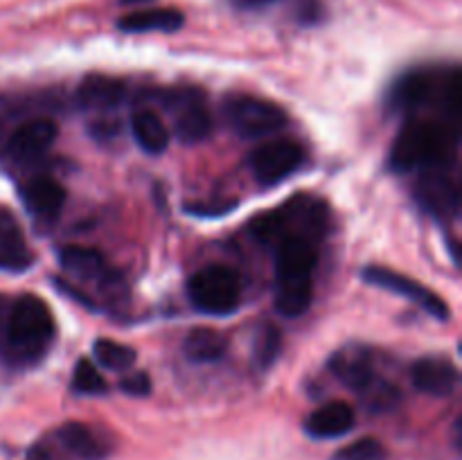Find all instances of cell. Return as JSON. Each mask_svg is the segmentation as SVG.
Wrapping results in <instances>:
<instances>
[{"label": "cell", "instance_id": "1", "mask_svg": "<svg viewBox=\"0 0 462 460\" xmlns=\"http://www.w3.org/2000/svg\"><path fill=\"white\" fill-rule=\"evenodd\" d=\"M275 309L284 318H298L314 300V275L319 266V244L287 237L273 248Z\"/></svg>", "mask_w": 462, "mask_h": 460}, {"label": "cell", "instance_id": "2", "mask_svg": "<svg viewBox=\"0 0 462 460\" xmlns=\"http://www.w3.org/2000/svg\"><path fill=\"white\" fill-rule=\"evenodd\" d=\"M54 334H57L54 316L43 298L25 293L9 307L0 332V347L7 359L16 363H32L48 352Z\"/></svg>", "mask_w": 462, "mask_h": 460}, {"label": "cell", "instance_id": "3", "mask_svg": "<svg viewBox=\"0 0 462 460\" xmlns=\"http://www.w3.org/2000/svg\"><path fill=\"white\" fill-rule=\"evenodd\" d=\"M329 219L332 215L323 198L311 197V194H298V197L289 198L284 206L255 216L248 230L262 246L273 251L287 237H302L319 244L328 233Z\"/></svg>", "mask_w": 462, "mask_h": 460}, {"label": "cell", "instance_id": "4", "mask_svg": "<svg viewBox=\"0 0 462 460\" xmlns=\"http://www.w3.org/2000/svg\"><path fill=\"white\" fill-rule=\"evenodd\" d=\"M456 144H458L456 124L436 120H413L400 131L393 143L388 162L397 174L415 170L422 171L429 167H445Z\"/></svg>", "mask_w": 462, "mask_h": 460}, {"label": "cell", "instance_id": "5", "mask_svg": "<svg viewBox=\"0 0 462 460\" xmlns=\"http://www.w3.org/2000/svg\"><path fill=\"white\" fill-rule=\"evenodd\" d=\"M188 298L206 316H230L242 307V280L226 264H208L188 280Z\"/></svg>", "mask_w": 462, "mask_h": 460}, {"label": "cell", "instance_id": "6", "mask_svg": "<svg viewBox=\"0 0 462 460\" xmlns=\"http://www.w3.org/2000/svg\"><path fill=\"white\" fill-rule=\"evenodd\" d=\"M224 113L239 138L257 140L273 135L289 124V115L280 104L257 95H230L224 102Z\"/></svg>", "mask_w": 462, "mask_h": 460}, {"label": "cell", "instance_id": "7", "mask_svg": "<svg viewBox=\"0 0 462 460\" xmlns=\"http://www.w3.org/2000/svg\"><path fill=\"white\" fill-rule=\"evenodd\" d=\"M302 162H305V149L296 140L289 138L269 140V143L253 149L251 156H248L253 176L264 188H273V185L287 180L289 176L300 170Z\"/></svg>", "mask_w": 462, "mask_h": 460}, {"label": "cell", "instance_id": "8", "mask_svg": "<svg viewBox=\"0 0 462 460\" xmlns=\"http://www.w3.org/2000/svg\"><path fill=\"white\" fill-rule=\"evenodd\" d=\"M364 280L370 287L383 289V291H391L395 296L406 298V300L415 302L422 311H427L429 316H433L436 320H449L451 311L449 305L438 296L436 291H431L429 287H424L418 280L409 278L404 273H397V271L386 269V266H365L364 269Z\"/></svg>", "mask_w": 462, "mask_h": 460}, {"label": "cell", "instance_id": "9", "mask_svg": "<svg viewBox=\"0 0 462 460\" xmlns=\"http://www.w3.org/2000/svg\"><path fill=\"white\" fill-rule=\"evenodd\" d=\"M174 117V133L183 144H197L206 140L212 131V115L203 102L201 90L180 88L171 90L165 99Z\"/></svg>", "mask_w": 462, "mask_h": 460}, {"label": "cell", "instance_id": "10", "mask_svg": "<svg viewBox=\"0 0 462 460\" xmlns=\"http://www.w3.org/2000/svg\"><path fill=\"white\" fill-rule=\"evenodd\" d=\"M415 197L424 210L440 216V219H454L460 210L458 185L445 167L422 170V176L415 185Z\"/></svg>", "mask_w": 462, "mask_h": 460}, {"label": "cell", "instance_id": "11", "mask_svg": "<svg viewBox=\"0 0 462 460\" xmlns=\"http://www.w3.org/2000/svg\"><path fill=\"white\" fill-rule=\"evenodd\" d=\"M329 370L343 386L359 392V395L377 379L373 354H370L368 347L359 345V343H350V345L334 352L329 356Z\"/></svg>", "mask_w": 462, "mask_h": 460}, {"label": "cell", "instance_id": "12", "mask_svg": "<svg viewBox=\"0 0 462 460\" xmlns=\"http://www.w3.org/2000/svg\"><path fill=\"white\" fill-rule=\"evenodd\" d=\"M411 379H413V386L424 395L449 397L458 388L460 373L454 361L433 354L415 361Z\"/></svg>", "mask_w": 462, "mask_h": 460}, {"label": "cell", "instance_id": "13", "mask_svg": "<svg viewBox=\"0 0 462 460\" xmlns=\"http://www.w3.org/2000/svg\"><path fill=\"white\" fill-rule=\"evenodd\" d=\"M59 135L57 122L50 117H32L9 135V153L18 161H34L43 156Z\"/></svg>", "mask_w": 462, "mask_h": 460}, {"label": "cell", "instance_id": "14", "mask_svg": "<svg viewBox=\"0 0 462 460\" xmlns=\"http://www.w3.org/2000/svg\"><path fill=\"white\" fill-rule=\"evenodd\" d=\"M356 415L352 404L343 400L328 401L305 418V433L314 440H334L355 428Z\"/></svg>", "mask_w": 462, "mask_h": 460}, {"label": "cell", "instance_id": "15", "mask_svg": "<svg viewBox=\"0 0 462 460\" xmlns=\"http://www.w3.org/2000/svg\"><path fill=\"white\" fill-rule=\"evenodd\" d=\"M59 451L70 460H102L106 458L108 446L102 436L93 431L88 424L68 422L54 433Z\"/></svg>", "mask_w": 462, "mask_h": 460}, {"label": "cell", "instance_id": "16", "mask_svg": "<svg viewBox=\"0 0 462 460\" xmlns=\"http://www.w3.org/2000/svg\"><path fill=\"white\" fill-rule=\"evenodd\" d=\"M34 262L30 246L25 242L21 225L14 219L12 212L0 210V271L23 273Z\"/></svg>", "mask_w": 462, "mask_h": 460}, {"label": "cell", "instance_id": "17", "mask_svg": "<svg viewBox=\"0 0 462 460\" xmlns=\"http://www.w3.org/2000/svg\"><path fill=\"white\" fill-rule=\"evenodd\" d=\"M23 203L41 221L57 219L66 203V188L50 176H36L23 188Z\"/></svg>", "mask_w": 462, "mask_h": 460}, {"label": "cell", "instance_id": "18", "mask_svg": "<svg viewBox=\"0 0 462 460\" xmlns=\"http://www.w3.org/2000/svg\"><path fill=\"white\" fill-rule=\"evenodd\" d=\"M126 95L125 81L108 75H88L77 88V102L88 111H111Z\"/></svg>", "mask_w": 462, "mask_h": 460}, {"label": "cell", "instance_id": "19", "mask_svg": "<svg viewBox=\"0 0 462 460\" xmlns=\"http://www.w3.org/2000/svg\"><path fill=\"white\" fill-rule=\"evenodd\" d=\"M185 16L180 9L174 7H149V9H135V12L126 14L117 21V30L126 32V34H143V32H179L183 27Z\"/></svg>", "mask_w": 462, "mask_h": 460}, {"label": "cell", "instance_id": "20", "mask_svg": "<svg viewBox=\"0 0 462 460\" xmlns=\"http://www.w3.org/2000/svg\"><path fill=\"white\" fill-rule=\"evenodd\" d=\"M59 262L63 271L72 273L79 280H102V284H108L116 280V275L108 269L106 260L99 251L86 246H63L59 251Z\"/></svg>", "mask_w": 462, "mask_h": 460}, {"label": "cell", "instance_id": "21", "mask_svg": "<svg viewBox=\"0 0 462 460\" xmlns=\"http://www.w3.org/2000/svg\"><path fill=\"white\" fill-rule=\"evenodd\" d=\"M436 79L429 72H406L402 79L393 84L391 90V106L400 108V111H415V108L424 106L436 95Z\"/></svg>", "mask_w": 462, "mask_h": 460}, {"label": "cell", "instance_id": "22", "mask_svg": "<svg viewBox=\"0 0 462 460\" xmlns=\"http://www.w3.org/2000/svg\"><path fill=\"white\" fill-rule=\"evenodd\" d=\"M131 131H134V138L138 143V147L144 153H149V156H161L170 147V129L149 108H140V111L134 113V117H131Z\"/></svg>", "mask_w": 462, "mask_h": 460}, {"label": "cell", "instance_id": "23", "mask_svg": "<svg viewBox=\"0 0 462 460\" xmlns=\"http://www.w3.org/2000/svg\"><path fill=\"white\" fill-rule=\"evenodd\" d=\"M228 341L212 327H194L183 341V352L192 363H217L224 359Z\"/></svg>", "mask_w": 462, "mask_h": 460}, {"label": "cell", "instance_id": "24", "mask_svg": "<svg viewBox=\"0 0 462 460\" xmlns=\"http://www.w3.org/2000/svg\"><path fill=\"white\" fill-rule=\"evenodd\" d=\"M93 356L102 368L113 370V373H125V370L134 368L138 352L125 343L113 341V338H97L93 343Z\"/></svg>", "mask_w": 462, "mask_h": 460}, {"label": "cell", "instance_id": "25", "mask_svg": "<svg viewBox=\"0 0 462 460\" xmlns=\"http://www.w3.org/2000/svg\"><path fill=\"white\" fill-rule=\"evenodd\" d=\"M282 352V332L275 325H260L253 336V363L260 370H269Z\"/></svg>", "mask_w": 462, "mask_h": 460}, {"label": "cell", "instance_id": "26", "mask_svg": "<svg viewBox=\"0 0 462 460\" xmlns=\"http://www.w3.org/2000/svg\"><path fill=\"white\" fill-rule=\"evenodd\" d=\"M70 388L77 395H104V392L108 391V383L106 379L99 374L97 365L90 359H86V356H81V359L77 361L75 370H72Z\"/></svg>", "mask_w": 462, "mask_h": 460}, {"label": "cell", "instance_id": "27", "mask_svg": "<svg viewBox=\"0 0 462 460\" xmlns=\"http://www.w3.org/2000/svg\"><path fill=\"white\" fill-rule=\"evenodd\" d=\"M361 400L368 406V410L374 413H383V410H393L402 401V392L395 383L383 382V379H374L364 392H361Z\"/></svg>", "mask_w": 462, "mask_h": 460}, {"label": "cell", "instance_id": "28", "mask_svg": "<svg viewBox=\"0 0 462 460\" xmlns=\"http://www.w3.org/2000/svg\"><path fill=\"white\" fill-rule=\"evenodd\" d=\"M332 460H388V451L374 437H359L352 445L338 449Z\"/></svg>", "mask_w": 462, "mask_h": 460}, {"label": "cell", "instance_id": "29", "mask_svg": "<svg viewBox=\"0 0 462 460\" xmlns=\"http://www.w3.org/2000/svg\"><path fill=\"white\" fill-rule=\"evenodd\" d=\"M120 391L129 397H147L152 392V379L143 370H134L120 379Z\"/></svg>", "mask_w": 462, "mask_h": 460}, {"label": "cell", "instance_id": "30", "mask_svg": "<svg viewBox=\"0 0 462 460\" xmlns=\"http://www.w3.org/2000/svg\"><path fill=\"white\" fill-rule=\"evenodd\" d=\"M237 207V201H206V203H185L183 210L194 216H221L228 215Z\"/></svg>", "mask_w": 462, "mask_h": 460}, {"label": "cell", "instance_id": "31", "mask_svg": "<svg viewBox=\"0 0 462 460\" xmlns=\"http://www.w3.org/2000/svg\"><path fill=\"white\" fill-rule=\"evenodd\" d=\"M278 3V0H235V5L242 9H262V7H269V5Z\"/></svg>", "mask_w": 462, "mask_h": 460}, {"label": "cell", "instance_id": "32", "mask_svg": "<svg viewBox=\"0 0 462 460\" xmlns=\"http://www.w3.org/2000/svg\"><path fill=\"white\" fill-rule=\"evenodd\" d=\"M152 3V0H120V5H125V7H131V5H147Z\"/></svg>", "mask_w": 462, "mask_h": 460}]
</instances>
